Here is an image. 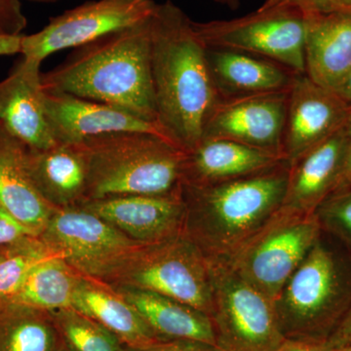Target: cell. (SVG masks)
Listing matches in <instances>:
<instances>
[{
  "label": "cell",
  "instance_id": "42",
  "mask_svg": "<svg viewBox=\"0 0 351 351\" xmlns=\"http://www.w3.org/2000/svg\"><path fill=\"white\" fill-rule=\"evenodd\" d=\"M54 351H69V350L66 348H62V346H57L56 350Z\"/></svg>",
  "mask_w": 351,
  "mask_h": 351
},
{
  "label": "cell",
  "instance_id": "27",
  "mask_svg": "<svg viewBox=\"0 0 351 351\" xmlns=\"http://www.w3.org/2000/svg\"><path fill=\"white\" fill-rule=\"evenodd\" d=\"M49 313L71 351H126L115 335L73 307Z\"/></svg>",
  "mask_w": 351,
  "mask_h": 351
},
{
  "label": "cell",
  "instance_id": "33",
  "mask_svg": "<svg viewBox=\"0 0 351 351\" xmlns=\"http://www.w3.org/2000/svg\"><path fill=\"white\" fill-rule=\"evenodd\" d=\"M126 351H223L214 346L186 339H158L142 348H129Z\"/></svg>",
  "mask_w": 351,
  "mask_h": 351
},
{
  "label": "cell",
  "instance_id": "37",
  "mask_svg": "<svg viewBox=\"0 0 351 351\" xmlns=\"http://www.w3.org/2000/svg\"><path fill=\"white\" fill-rule=\"evenodd\" d=\"M23 34L21 36H1L0 34V56L21 54Z\"/></svg>",
  "mask_w": 351,
  "mask_h": 351
},
{
  "label": "cell",
  "instance_id": "23",
  "mask_svg": "<svg viewBox=\"0 0 351 351\" xmlns=\"http://www.w3.org/2000/svg\"><path fill=\"white\" fill-rule=\"evenodd\" d=\"M112 288L138 311L159 339H186L219 348L211 318L199 309L149 291Z\"/></svg>",
  "mask_w": 351,
  "mask_h": 351
},
{
  "label": "cell",
  "instance_id": "29",
  "mask_svg": "<svg viewBox=\"0 0 351 351\" xmlns=\"http://www.w3.org/2000/svg\"><path fill=\"white\" fill-rule=\"evenodd\" d=\"M314 214L321 230L351 251V189L328 196Z\"/></svg>",
  "mask_w": 351,
  "mask_h": 351
},
{
  "label": "cell",
  "instance_id": "14",
  "mask_svg": "<svg viewBox=\"0 0 351 351\" xmlns=\"http://www.w3.org/2000/svg\"><path fill=\"white\" fill-rule=\"evenodd\" d=\"M44 107L53 137L59 144H82L90 138L119 132H144L172 141L159 124L75 95L44 90Z\"/></svg>",
  "mask_w": 351,
  "mask_h": 351
},
{
  "label": "cell",
  "instance_id": "12",
  "mask_svg": "<svg viewBox=\"0 0 351 351\" xmlns=\"http://www.w3.org/2000/svg\"><path fill=\"white\" fill-rule=\"evenodd\" d=\"M288 91L221 97L204 138H226L284 156Z\"/></svg>",
  "mask_w": 351,
  "mask_h": 351
},
{
  "label": "cell",
  "instance_id": "25",
  "mask_svg": "<svg viewBox=\"0 0 351 351\" xmlns=\"http://www.w3.org/2000/svg\"><path fill=\"white\" fill-rule=\"evenodd\" d=\"M80 276L60 254L54 253L38 263L19 290L6 300L47 313L69 308Z\"/></svg>",
  "mask_w": 351,
  "mask_h": 351
},
{
  "label": "cell",
  "instance_id": "26",
  "mask_svg": "<svg viewBox=\"0 0 351 351\" xmlns=\"http://www.w3.org/2000/svg\"><path fill=\"white\" fill-rule=\"evenodd\" d=\"M58 336L47 311L0 300V351H54Z\"/></svg>",
  "mask_w": 351,
  "mask_h": 351
},
{
  "label": "cell",
  "instance_id": "10",
  "mask_svg": "<svg viewBox=\"0 0 351 351\" xmlns=\"http://www.w3.org/2000/svg\"><path fill=\"white\" fill-rule=\"evenodd\" d=\"M154 0H94L51 18L43 29L23 36L21 54L43 63L58 51L76 48L151 19Z\"/></svg>",
  "mask_w": 351,
  "mask_h": 351
},
{
  "label": "cell",
  "instance_id": "30",
  "mask_svg": "<svg viewBox=\"0 0 351 351\" xmlns=\"http://www.w3.org/2000/svg\"><path fill=\"white\" fill-rule=\"evenodd\" d=\"M272 8L297 9L304 14H350L351 0H265L261 10Z\"/></svg>",
  "mask_w": 351,
  "mask_h": 351
},
{
  "label": "cell",
  "instance_id": "16",
  "mask_svg": "<svg viewBox=\"0 0 351 351\" xmlns=\"http://www.w3.org/2000/svg\"><path fill=\"white\" fill-rule=\"evenodd\" d=\"M41 63L22 60L0 82V125L29 149L57 145L46 119Z\"/></svg>",
  "mask_w": 351,
  "mask_h": 351
},
{
  "label": "cell",
  "instance_id": "22",
  "mask_svg": "<svg viewBox=\"0 0 351 351\" xmlns=\"http://www.w3.org/2000/svg\"><path fill=\"white\" fill-rule=\"evenodd\" d=\"M207 56L221 97L288 91L295 75L282 64L242 51L207 47Z\"/></svg>",
  "mask_w": 351,
  "mask_h": 351
},
{
  "label": "cell",
  "instance_id": "24",
  "mask_svg": "<svg viewBox=\"0 0 351 351\" xmlns=\"http://www.w3.org/2000/svg\"><path fill=\"white\" fill-rule=\"evenodd\" d=\"M73 308L98 322L129 348H142L161 339L124 298L98 279L82 274Z\"/></svg>",
  "mask_w": 351,
  "mask_h": 351
},
{
  "label": "cell",
  "instance_id": "17",
  "mask_svg": "<svg viewBox=\"0 0 351 351\" xmlns=\"http://www.w3.org/2000/svg\"><path fill=\"white\" fill-rule=\"evenodd\" d=\"M287 162L276 152L263 151L234 141L203 138L186 152L182 164V184L210 186L240 179Z\"/></svg>",
  "mask_w": 351,
  "mask_h": 351
},
{
  "label": "cell",
  "instance_id": "20",
  "mask_svg": "<svg viewBox=\"0 0 351 351\" xmlns=\"http://www.w3.org/2000/svg\"><path fill=\"white\" fill-rule=\"evenodd\" d=\"M306 75L334 92L351 71V15L304 14Z\"/></svg>",
  "mask_w": 351,
  "mask_h": 351
},
{
  "label": "cell",
  "instance_id": "35",
  "mask_svg": "<svg viewBox=\"0 0 351 351\" xmlns=\"http://www.w3.org/2000/svg\"><path fill=\"white\" fill-rule=\"evenodd\" d=\"M276 351H332L327 341L286 338Z\"/></svg>",
  "mask_w": 351,
  "mask_h": 351
},
{
  "label": "cell",
  "instance_id": "28",
  "mask_svg": "<svg viewBox=\"0 0 351 351\" xmlns=\"http://www.w3.org/2000/svg\"><path fill=\"white\" fill-rule=\"evenodd\" d=\"M54 253L39 237L0 247V300L12 297L32 269Z\"/></svg>",
  "mask_w": 351,
  "mask_h": 351
},
{
  "label": "cell",
  "instance_id": "40",
  "mask_svg": "<svg viewBox=\"0 0 351 351\" xmlns=\"http://www.w3.org/2000/svg\"><path fill=\"white\" fill-rule=\"evenodd\" d=\"M332 351H351V346H339V348H332Z\"/></svg>",
  "mask_w": 351,
  "mask_h": 351
},
{
  "label": "cell",
  "instance_id": "8",
  "mask_svg": "<svg viewBox=\"0 0 351 351\" xmlns=\"http://www.w3.org/2000/svg\"><path fill=\"white\" fill-rule=\"evenodd\" d=\"M321 232L315 214L281 206L230 257L223 258L274 302Z\"/></svg>",
  "mask_w": 351,
  "mask_h": 351
},
{
  "label": "cell",
  "instance_id": "1",
  "mask_svg": "<svg viewBox=\"0 0 351 351\" xmlns=\"http://www.w3.org/2000/svg\"><path fill=\"white\" fill-rule=\"evenodd\" d=\"M151 38L157 122L175 144L191 151L204 138L221 98L207 46L196 34L193 21L171 0L157 3Z\"/></svg>",
  "mask_w": 351,
  "mask_h": 351
},
{
  "label": "cell",
  "instance_id": "39",
  "mask_svg": "<svg viewBox=\"0 0 351 351\" xmlns=\"http://www.w3.org/2000/svg\"><path fill=\"white\" fill-rule=\"evenodd\" d=\"M213 1L219 5L228 7L232 10H237L240 5V0H213Z\"/></svg>",
  "mask_w": 351,
  "mask_h": 351
},
{
  "label": "cell",
  "instance_id": "4",
  "mask_svg": "<svg viewBox=\"0 0 351 351\" xmlns=\"http://www.w3.org/2000/svg\"><path fill=\"white\" fill-rule=\"evenodd\" d=\"M78 145L88 162L84 201L182 191L186 152L162 136L119 132L90 138Z\"/></svg>",
  "mask_w": 351,
  "mask_h": 351
},
{
  "label": "cell",
  "instance_id": "5",
  "mask_svg": "<svg viewBox=\"0 0 351 351\" xmlns=\"http://www.w3.org/2000/svg\"><path fill=\"white\" fill-rule=\"evenodd\" d=\"M274 306L285 338L328 341L351 306V251L322 230Z\"/></svg>",
  "mask_w": 351,
  "mask_h": 351
},
{
  "label": "cell",
  "instance_id": "34",
  "mask_svg": "<svg viewBox=\"0 0 351 351\" xmlns=\"http://www.w3.org/2000/svg\"><path fill=\"white\" fill-rule=\"evenodd\" d=\"M346 147L343 166L331 195L351 189V110L346 122ZM329 195V196H330Z\"/></svg>",
  "mask_w": 351,
  "mask_h": 351
},
{
  "label": "cell",
  "instance_id": "36",
  "mask_svg": "<svg viewBox=\"0 0 351 351\" xmlns=\"http://www.w3.org/2000/svg\"><path fill=\"white\" fill-rule=\"evenodd\" d=\"M327 341L332 348L351 346V306Z\"/></svg>",
  "mask_w": 351,
  "mask_h": 351
},
{
  "label": "cell",
  "instance_id": "6",
  "mask_svg": "<svg viewBox=\"0 0 351 351\" xmlns=\"http://www.w3.org/2000/svg\"><path fill=\"white\" fill-rule=\"evenodd\" d=\"M98 280L112 287L149 291L184 302L207 315L211 313L207 257L184 232L138 245Z\"/></svg>",
  "mask_w": 351,
  "mask_h": 351
},
{
  "label": "cell",
  "instance_id": "2",
  "mask_svg": "<svg viewBox=\"0 0 351 351\" xmlns=\"http://www.w3.org/2000/svg\"><path fill=\"white\" fill-rule=\"evenodd\" d=\"M151 20L73 48L63 63L43 73V89L108 104L158 124Z\"/></svg>",
  "mask_w": 351,
  "mask_h": 351
},
{
  "label": "cell",
  "instance_id": "15",
  "mask_svg": "<svg viewBox=\"0 0 351 351\" xmlns=\"http://www.w3.org/2000/svg\"><path fill=\"white\" fill-rule=\"evenodd\" d=\"M77 206L140 244L160 241L184 232L186 210L182 191L165 195L112 196L86 200Z\"/></svg>",
  "mask_w": 351,
  "mask_h": 351
},
{
  "label": "cell",
  "instance_id": "38",
  "mask_svg": "<svg viewBox=\"0 0 351 351\" xmlns=\"http://www.w3.org/2000/svg\"><path fill=\"white\" fill-rule=\"evenodd\" d=\"M334 92L351 110V71Z\"/></svg>",
  "mask_w": 351,
  "mask_h": 351
},
{
  "label": "cell",
  "instance_id": "7",
  "mask_svg": "<svg viewBox=\"0 0 351 351\" xmlns=\"http://www.w3.org/2000/svg\"><path fill=\"white\" fill-rule=\"evenodd\" d=\"M211 313L223 351H276L285 341L274 302L223 258H207Z\"/></svg>",
  "mask_w": 351,
  "mask_h": 351
},
{
  "label": "cell",
  "instance_id": "18",
  "mask_svg": "<svg viewBox=\"0 0 351 351\" xmlns=\"http://www.w3.org/2000/svg\"><path fill=\"white\" fill-rule=\"evenodd\" d=\"M345 125L289 165L283 207L314 214L331 195L345 158Z\"/></svg>",
  "mask_w": 351,
  "mask_h": 351
},
{
  "label": "cell",
  "instance_id": "11",
  "mask_svg": "<svg viewBox=\"0 0 351 351\" xmlns=\"http://www.w3.org/2000/svg\"><path fill=\"white\" fill-rule=\"evenodd\" d=\"M39 237L73 269L95 279L140 245L80 206L57 209Z\"/></svg>",
  "mask_w": 351,
  "mask_h": 351
},
{
  "label": "cell",
  "instance_id": "41",
  "mask_svg": "<svg viewBox=\"0 0 351 351\" xmlns=\"http://www.w3.org/2000/svg\"><path fill=\"white\" fill-rule=\"evenodd\" d=\"M29 1L41 2V3H51V2L59 1V0H29Z\"/></svg>",
  "mask_w": 351,
  "mask_h": 351
},
{
  "label": "cell",
  "instance_id": "31",
  "mask_svg": "<svg viewBox=\"0 0 351 351\" xmlns=\"http://www.w3.org/2000/svg\"><path fill=\"white\" fill-rule=\"evenodd\" d=\"M27 20L20 0H0V34L21 36Z\"/></svg>",
  "mask_w": 351,
  "mask_h": 351
},
{
  "label": "cell",
  "instance_id": "19",
  "mask_svg": "<svg viewBox=\"0 0 351 351\" xmlns=\"http://www.w3.org/2000/svg\"><path fill=\"white\" fill-rule=\"evenodd\" d=\"M25 165L39 193L57 209L85 200L88 162L78 145L59 144L44 149L25 147Z\"/></svg>",
  "mask_w": 351,
  "mask_h": 351
},
{
  "label": "cell",
  "instance_id": "13",
  "mask_svg": "<svg viewBox=\"0 0 351 351\" xmlns=\"http://www.w3.org/2000/svg\"><path fill=\"white\" fill-rule=\"evenodd\" d=\"M350 108L335 92L295 73L288 91L283 154L295 162L345 125Z\"/></svg>",
  "mask_w": 351,
  "mask_h": 351
},
{
  "label": "cell",
  "instance_id": "32",
  "mask_svg": "<svg viewBox=\"0 0 351 351\" xmlns=\"http://www.w3.org/2000/svg\"><path fill=\"white\" fill-rule=\"evenodd\" d=\"M29 237L38 235L0 206V247L16 243Z\"/></svg>",
  "mask_w": 351,
  "mask_h": 351
},
{
  "label": "cell",
  "instance_id": "9",
  "mask_svg": "<svg viewBox=\"0 0 351 351\" xmlns=\"http://www.w3.org/2000/svg\"><path fill=\"white\" fill-rule=\"evenodd\" d=\"M193 27L208 48L242 51L306 73V21L297 9L258 8L232 20L193 21Z\"/></svg>",
  "mask_w": 351,
  "mask_h": 351
},
{
  "label": "cell",
  "instance_id": "21",
  "mask_svg": "<svg viewBox=\"0 0 351 351\" xmlns=\"http://www.w3.org/2000/svg\"><path fill=\"white\" fill-rule=\"evenodd\" d=\"M25 147L0 125V206L39 237L57 208L32 182L25 165Z\"/></svg>",
  "mask_w": 351,
  "mask_h": 351
},
{
  "label": "cell",
  "instance_id": "3",
  "mask_svg": "<svg viewBox=\"0 0 351 351\" xmlns=\"http://www.w3.org/2000/svg\"><path fill=\"white\" fill-rule=\"evenodd\" d=\"M289 163L210 186L182 184L184 232L207 258H228L280 209Z\"/></svg>",
  "mask_w": 351,
  "mask_h": 351
}]
</instances>
